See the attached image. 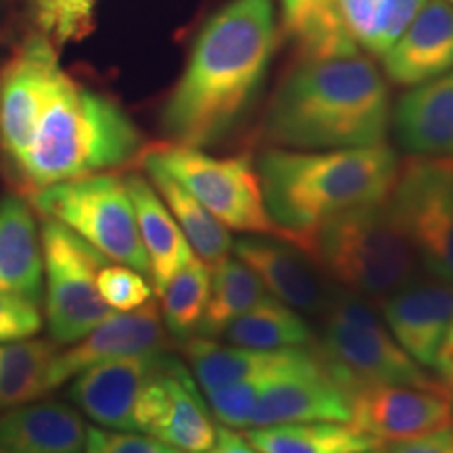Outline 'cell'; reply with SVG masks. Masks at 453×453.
<instances>
[{
  "instance_id": "obj_26",
  "label": "cell",
  "mask_w": 453,
  "mask_h": 453,
  "mask_svg": "<svg viewBox=\"0 0 453 453\" xmlns=\"http://www.w3.org/2000/svg\"><path fill=\"white\" fill-rule=\"evenodd\" d=\"M143 170L150 177V183L156 187V191L168 206L170 214L179 223L197 258L212 267L223 258L231 257L234 237L220 220L214 219L179 180H174L162 168L143 164Z\"/></svg>"
},
{
  "instance_id": "obj_14",
  "label": "cell",
  "mask_w": 453,
  "mask_h": 453,
  "mask_svg": "<svg viewBox=\"0 0 453 453\" xmlns=\"http://www.w3.org/2000/svg\"><path fill=\"white\" fill-rule=\"evenodd\" d=\"M300 422H350V396L327 370L319 350L307 364L281 373L260 395L248 428Z\"/></svg>"
},
{
  "instance_id": "obj_2",
  "label": "cell",
  "mask_w": 453,
  "mask_h": 453,
  "mask_svg": "<svg viewBox=\"0 0 453 453\" xmlns=\"http://www.w3.org/2000/svg\"><path fill=\"white\" fill-rule=\"evenodd\" d=\"M390 97L361 49L298 55L263 116L265 143L281 150H349L387 141Z\"/></svg>"
},
{
  "instance_id": "obj_7",
  "label": "cell",
  "mask_w": 453,
  "mask_h": 453,
  "mask_svg": "<svg viewBox=\"0 0 453 453\" xmlns=\"http://www.w3.org/2000/svg\"><path fill=\"white\" fill-rule=\"evenodd\" d=\"M30 206L41 217L59 220L113 263L150 275L133 202L118 174L101 173L42 187L30 194Z\"/></svg>"
},
{
  "instance_id": "obj_13",
  "label": "cell",
  "mask_w": 453,
  "mask_h": 453,
  "mask_svg": "<svg viewBox=\"0 0 453 453\" xmlns=\"http://www.w3.org/2000/svg\"><path fill=\"white\" fill-rule=\"evenodd\" d=\"M164 349H166V330H164L160 309L154 303L124 313L113 311L107 319L64 353L57 350L47 373V393L104 361L162 353Z\"/></svg>"
},
{
  "instance_id": "obj_18",
  "label": "cell",
  "mask_w": 453,
  "mask_h": 453,
  "mask_svg": "<svg viewBox=\"0 0 453 453\" xmlns=\"http://www.w3.org/2000/svg\"><path fill=\"white\" fill-rule=\"evenodd\" d=\"M380 59L388 81L410 88L453 70V4L426 0Z\"/></svg>"
},
{
  "instance_id": "obj_16",
  "label": "cell",
  "mask_w": 453,
  "mask_h": 453,
  "mask_svg": "<svg viewBox=\"0 0 453 453\" xmlns=\"http://www.w3.org/2000/svg\"><path fill=\"white\" fill-rule=\"evenodd\" d=\"M388 332L420 367H433L453 317V286L426 277L407 281L382 300Z\"/></svg>"
},
{
  "instance_id": "obj_39",
  "label": "cell",
  "mask_w": 453,
  "mask_h": 453,
  "mask_svg": "<svg viewBox=\"0 0 453 453\" xmlns=\"http://www.w3.org/2000/svg\"><path fill=\"white\" fill-rule=\"evenodd\" d=\"M433 370L437 373V380L453 393V317L443 336V342L439 347Z\"/></svg>"
},
{
  "instance_id": "obj_8",
  "label": "cell",
  "mask_w": 453,
  "mask_h": 453,
  "mask_svg": "<svg viewBox=\"0 0 453 453\" xmlns=\"http://www.w3.org/2000/svg\"><path fill=\"white\" fill-rule=\"evenodd\" d=\"M317 350L347 393L376 384L424 387L437 382L399 347L380 317L350 294L336 296L326 307Z\"/></svg>"
},
{
  "instance_id": "obj_29",
  "label": "cell",
  "mask_w": 453,
  "mask_h": 453,
  "mask_svg": "<svg viewBox=\"0 0 453 453\" xmlns=\"http://www.w3.org/2000/svg\"><path fill=\"white\" fill-rule=\"evenodd\" d=\"M59 344L49 340L0 342V410L26 405L47 395V373Z\"/></svg>"
},
{
  "instance_id": "obj_27",
  "label": "cell",
  "mask_w": 453,
  "mask_h": 453,
  "mask_svg": "<svg viewBox=\"0 0 453 453\" xmlns=\"http://www.w3.org/2000/svg\"><path fill=\"white\" fill-rule=\"evenodd\" d=\"M223 336L235 347L277 350L309 347L313 332L300 311L288 307L281 300L265 296L252 309L237 317L226 327Z\"/></svg>"
},
{
  "instance_id": "obj_23",
  "label": "cell",
  "mask_w": 453,
  "mask_h": 453,
  "mask_svg": "<svg viewBox=\"0 0 453 453\" xmlns=\"http://www.w3.org/2000/svg\"><path fill=\"white\" fill-rule=\"evenodd\" d=\"M42 250L32 206L19 196L0 200V292L38 303L42 294Z\"/></svg>"
},
{
  "instance_id": "obj_34",
  "label": "cell",
  "mask_w": 453,
  "mask_h": 453,
  "mask_svg": "<svg viewBox=\"0 0 453 453\" xmlns=\"http://www.w3.org/2000/svg\"><path fill=\"white\" fill-rule=\"evenodd\" d=\"M97 0H32L41 34L55 47L82 41L93 27Z\"/></svg>"
},
{
  "instance_id": "obj_9",
  "label": "cell",
  "mask_w": 453,
  "mask_h": 453,
  "mask_svg": "<svg viewBox=\"0 0 453 453\" xmlns=\"http://www.w3.org/2000/svg\"><path fill=\"white\" fill-rule=\"evenodd\" d=\"M41 250L49 334L55 344H73L113 313L97 290V273L110 258L47 217L41 225Z\"/></svg>"
},
{
  "instance_id": "obj_41",
  "label": "cell",
  "mask_w": 453,
  "mask_h": 453,
  "mask_svg": "<svg viewBox=\"0 0 453 453\" xmlns=\"http://www.w3.org/2000/svg\"><path fill=\"white\" fill-rule=\"evenodd\" d=\"M364 453H387V451H382L380 447H378V449H370V451H364Z\"/></svg>"
},
{
  "instance_id": "obj_3",
  "label": "cell",
  "mask_w": 453,
  "mask_h": 453,
  "mask_svg": "<svg viewBox=\"0 0 453 453\" xmlns=\"http://www.w3.org/2000/svg\"><path fill=\"white\" fill-rule=\"evenodd\" d=\"M257 170L271 220L283 240L296 243L340 212L387 200L399 160L387 143L349 150L269 147Z\"/></svg>"
},
{
  "instance_id": "obj_10",
  "label": "cell",
  "mask_w": 453,
  "mask_h": 453,
  "mask_svg": "<svg viewBox=\"0 0 453 453\" xmlns=\"http://www.w3.org/2000/svg\"><path fill=\"white\" fill-rule=\"evenodd\" d=\"M387 203L428 275L453 286V157L399 164Z\"/></svg>"
},
{
  "instance_id": "obj_31",
  "label": "cell",
  "mask_w": 453,
  "mask_h": 453,
  "mask_svg": "<svg viewBox=\"0 0 453 453\" xmlns=\"http://www.w3.org/2000/svg\"><path fill=\"white\" fill-rule=\"evenodd\" d=\"M283 30L296 42L298 55H332L357 50L344 30L336 0H281Z\"/></svg>"
},
{
  "instance_id": "obj_24",
  "label": "cell",
  "mask_w": 453,
  "mask_h": 453,
  "mask_svg": "<svg viewBox=\"0 0 453 453\" xmlns=\"http://www.w3.org/2000/svg\"><path fill=\"white\" fill-rule=\"evenodd\" d=\"M170 403L156 439L183 453H203L217 441V424L200 387L177 357L166 355Z\"/></svg>"
},
{
  "instance_id": "obj_15",
  "label": "cell",
  "mask_w": 453,
  "mask_h": 453,
  "mask_svg": "<svg viewBox=\"0 0 453 453\" xmlns=\"http://www.w3.org/2000/svg\"><path fill=\"white\" fill-rule=\"evenodd\" d=\"M162 353L122 357L73 376L67 395L95 424L134 433V407L141 390L162 364Z\"/></svg>"
},
{
  "instance_id": "obj_1",
  "label": "cell",
  "mask_w": 453,
  "mask_h": 453,
  "mask_svg": "<svg viewBox=\"0 0 453 453\" xmlns=\"http://www.w3.org/2000/svg\"><path fill=\"white\" fill-rule=\"evenodd\" d=\"M273 0H229L197 34L162 110L170 143L212 147L250 110L275 53Z\"/></svg>"
},
{
  "instance_id": "obj_40",
  "label": "cell",
  "mask_w": 453,
  "mask_h": 453,
  "mask_svg": "<svg viewBox=\"0 0 453 453\" xmlns=\"http://www.w3.org/2000/svg\"><path fill=\"white\" fill-rule=\"evenodd\" d=\"M203 453H260V451L254 449V447L246 441V437L234 433L231 428H219L214 445Z\"/></svg>"
},
{
  "instance_id": "obj_21",
  "label": "cell",
  "mask_w": 453,
  "mask_h": 453,
  "mask_svg": "<svg viewBox=\"0 0 453 453\" xmlns=\"http://www.w3.org/2000/svg\"><path fill=\"white\" fill-rule=\"evenodd\" d=\"M315 353V344L294 349L260 350L235 344H220L217 338L194 336L183 342V355L191 367V376L202 393L243 380L254 373L298 365Z\"/></svg>"
},
{
  "instance_id": "obj_28",
  "label": "cell",
  "mask_w": 453,
  "mask_h": 453,
  "mask_svg": "<svg viewBox=\"0 0 453 453\" xmlns=\"http://www.w3.org/2000/svg\"><path fill=\"white\" fill-rule=\"evenodd\" d=\"M426 0H336L344 30L365 53L382 57Z\"/></svg>"
},
{
  "instance_id": "obj_4",
  "label": "cell",
  "mask_w": 453,
  "mask_h": 453,
  "mask_svg": "<svg viewBox=\"0 0 453 453\" xmlns=\"http://www.w3.org/2000/svg\"><path fill=\"white\" fill-rule=\"evenodd\" d=\"M141 150L139 128L116 101L64 73L11 173L30 196L42 187L127 166Z\"/></svg>"
},
{
  "instance_id": "obj_20",
  "label": "cell",
  "mask_w": 453,
  "mask_h": 453,
  "mask_svg": "<svg viewBox=\"0 0 453 453\" xmlns=\"http://www.w3.org/2000/svg\"><path fill=\"white\" fill-rule=\"evenodd\" d=\"M130 202H133L134 217L141 242H143L147 260H150V277L154 283V292L160 296L166 283L194 260V250L177 220L170 214L156 187L143 174L130 173L124 177Z\"/></svg>"
},
{
  "instance_id": "obj_33",
  "label": "cell",
  "mask_w": 453,
  "mask_h": 453,
  "mask_svg": "<svg viewBox=\"0 0 453 453\" xmlns=\"http://www.w3.org/2000/svg\"><path fill=\"white\" fill-rule=\"evenodd\" d=\"M315 355H317V347H315V353L311 355L309 359H313ZM307 361H303V364H307ZM292 367L296 365L281 367V370H273V372L254 373V376L243 378V380L231 382L226 384V387H219V388L208 390V393H203V396L208 399V405H211L212 418L217 422L225 424L226 428H248L252 411L258 403L260 395H263L265 390H267L271 384L281 376V373L292 370Z\"/></svg>"
},
{
  "instance_id": "obj_5",
  "label": "cell",
  "mask_w": 453,
  "mask_h": 453,
  "mask_svg": "<svg viewBox=\"0 0 453 453\" xmlns=\"http://www.w3.org/2000/svg\"><path fill=\"white\" fill-rule=\"evenodd\" d=\"M296 246L344 290L380 300L411 280L418 260L387 200L324 220Z\"/></svg>"
},
{
  "instance_id": "obj_17",
  "label": "cell",
  "mask_w": 453,
  "mask_h": 453,
  "mask_svg": "<svg viewBox=\"0 0 453 453\" xmlns=\"http://www.w3.org/2000/svg\"><path fill=\"white\" fill-rule=\"evenodd\" d=\"M277 235H246L234 242L235 257L258 277L269 296L288 307L317 313L326 309V292L311 258L296 243Z\"/></svg>"
},
{
  "instance_id": "obj_25",
  "label": "cell",
  "mask_w": 453,
  "mask_h": 453,
  "mask_svg": "<svg viewBox=\"0 0 453 453\" xmlns=\"http://www.w3.org/2000/svg\"><path fill=\"white\" fill-rule=\"evenodd\" d=\"M248 443L260 453H364L382 447L350 422H300L248 428Z\"/></svg>"
},
{
  "instance_id": "obj_35",
  "label": "cell",
  "mask_w": 453,
  "mask_h": 453,
  "mask_svg": "<svg viewBox=\"0 0 453 453\" xmlns=\"http://www.w3.org/2000/svg\"><path fill=\"white\" fill-rule=\"evenodd\" d=\"M97 290L111 311H134L151 300L154 286L128 265L107 260L97 273Z\"/></svg>"
},
{
  "instance_id": "obj_6",
  "label": "cell",
  "mask_w": 453,
  "mask_h": 453,
  "mask_svg": "<svg viewBox=\"0 0 453 453\" xmlns=\"http://www.w3.org/2000/svg\"><path fill=\"white\" fill-rule=\"evenodd\" d=\"M137 160L162 168L229 231L283 237L265 206L258 170L250 156L217 157L179 143H156Z\"/></svg>"
},
{
  "instance_id": "obj_37",
  "label": "cell",
  "mask_w": 453,
  "mask_h": 453,
  "mask_svg": "<svg viewBox=\"0 0 453 453\" xmlns=\"http://www.w3.org/2000/svg\"><path fill=\"white\" fill-rule=\"evenodd\" d=\"M41 327L42 317L36 303L0 292V342L32 338L41 332Z\"/></svg>"
},
{
  "instance_id": "obj_42",
  "label": "cell",
  "mask_w": 453,
  "mask_h": 453,
  "mask_svg": "<svg viewBox=\"0 0 453 453\" xmlns=\"http://www.w3.org/2000/svg\"><path fill=\"white\" fill-rule=\"evenodd\" d=\"M451 410H453V393H451Z\"/></svg>"
},
{
  "instance_id": "obj_11",
  "label": "cell",
  "mask_w": 453,
  "mask_h": 453,
  "mask_svg": "<svg viewBox=\"0 0 453 453\" xmlns=\"http://www.w3.org/2000/svg\"><path fill=\"white\" fill-rule=\"evenodd\" d=\"M64 73L55 44L44 34L27 38L0 70V150L11 170L24 157Z\"/></svg>"
},
{
  "instance_id": "obj_38",
  "label": "cell",
  "mask_w": 453,
  "mask_h": 453,
  "mask_svg": "<svg viewBox=\"0 0 453 453\" xmlns=\"http://www.w3.org/2000/svg\"><path fill=\"white\" fill-rule=\"evenodd\" d=\"M387 453H453V424L422 437L390 443Z\"/></svg>"
},
{
  "instance_id": "obj_32",
  "label": "cell",
  "mask_w": 453,
  "mask_h": 453,
  "mask_svg": "<svg viewBox=\"0 0 453 453\" xmlns=\"http://www.w3.org/2000/svg\"><path fill=\"white\" fill-rule=\"evenodd\" d=\"M160 298L164 330L180 342L197 336L211 298V267L200 258L189 260L166 283Z\"/></svg>"
},
{
  "instance_id": "obj_22",
  "label": "cell",
  "mask_w": 453,
  "mask_h": 453,
  "mask_svg": "<svg viewBox=\"0 0 453 453\" xmlns=\"http://www.w3.org/2000/svg\"><path fill=\"white\" fill-rule=\"evenodd\" d=\"M87 426L64 403L17 405L0 416V453H81Z\"/></svg>"
},
{
  "instance_id": "obj_36",
  "label": "cell",
  "mask_w": 453,
  "mask_h": 453,
  "mask_svg": "<svg viewBox=\"0 0 453 453\" xmlns=\"http://www.w3.org/2000/svg\"><path fill=\"white\" fill-rule=\"evenodd\" d=\"M87 453H183L162 443L150 434L128 433V430L87 428Z\"/></svg>"
},
{
  "instance_id": "obj_43",
  "label": "cell",
  "mask_w": 453,
  "mask_h": 453,
  "mask_svg": "<svg viewBox=\"0 0 453 453\" xmlns=\"http://www.w3.org/2000/svg\"><path fill=\"white\" fill-rule=\"evenodd\" d=\"M447 3H451V4H453V0H447Z\"/></svg>"
},
{
  "instance_id": "obj_19",
  "label": "cell",
  "mask_w": 453,
  "mask_h": 453,
  "mask_svg": "<svg viewBox=\"0 0 453 453\" xmlns=\"http://www.w3.org/2000/svg\"><path fill=\"white\" fill-rule=\"evenodd\" d=\"M393 127L407 154L453 157V70L407 90L395 105Z\"/></svg>"
},
{
  "instance_id": "obj_30",
  "label": "cell",
  "mask_w": 453,
  "mask_h": 453,
  "mask_svg": "<svg viewBox=\"0 0 453 453\" xmlns=\"http://www.w3.org/2000/svg\"><path fill=\"white\" fill-rule=\"evenodd\" d=\"M267 296L263 283L240 258L226 257L211 267V298L197 336L220 338L237 317Z\"/></svg>"
},
{
  "instance_id": "obj_12",
  "label": "cell",
  "mask_w": 453,
  "mask_h": 453,
  "mask_svg": "<svg viewBox=\"0 0 453 453\" xmlns=\"http://www.w3.org/2000/svg\"><path fill=\"white\" fill-rule=\"evenodd\" d=\"M350 424L380 445L399 443L453 424L451 390L433 384H376L349 390Z\"/></svg>"
}]
</instances>
